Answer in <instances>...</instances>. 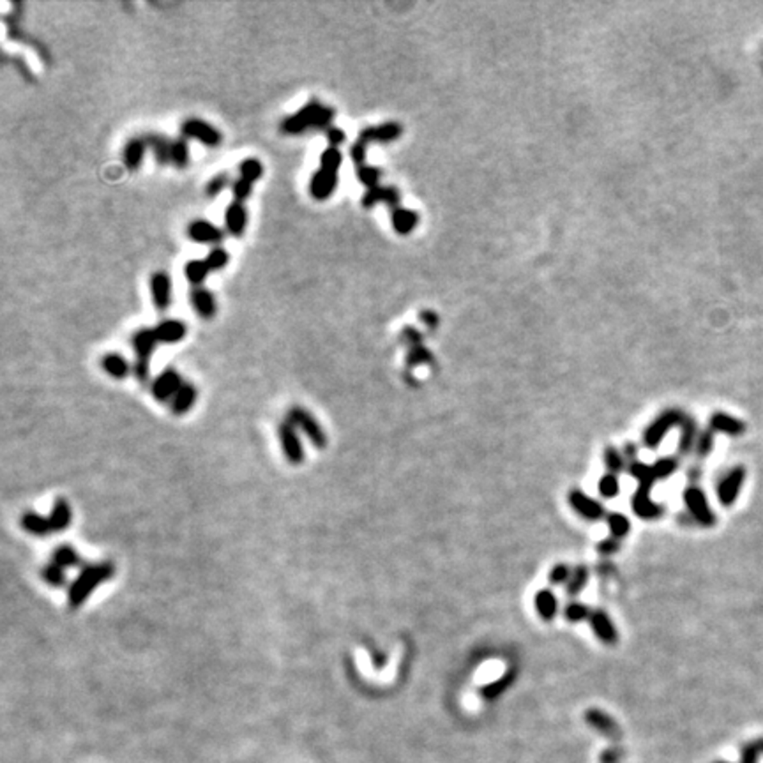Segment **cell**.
<instances>
[{
	"instance_id": "60d3db41",
	"label": "cell",
	"mask_w": 763,
	"mask_h": 763,
	"mask_svg": "<svg viewBox=\"0 0 763 763\" xmlns=\"http://www.w3.org/2000/svg\"><path fill=\"white\" fill-rule=\"evenodd\" d=\"M205 262H207L211 273H218V271H221L230 264V253L221 246H216V248H211V251L205 257Z\"/></svg>"
},
{
	"instance_id": "f1b7e54d",
	"label": "cell",
	"mask_w": 763,
	"mask_h": 763,
	"mask_svg": "<svg viewBox=\"0 0 763 763\" xmlns=\"http://www.w3.org/2000/svg\"><path fill=\"white\" fill-rule=\"evenodd\" d=\"M585 719H587L588 725L592 728H595L597 732H601L606 737H617L618 735V726L615 725V721L610 716H606L604 712L597 709H591L585 714Z\"/></svg>"
},
{
	"instance_id": "7bdbcfd3",
	"label": "cell",
	"mask_w": 763,
	"mask_h": 763,
	"mask_svg": "<svg viewBox=\"0 0 763 763\" xmlns=\"http://www.w3.org/2000/svg\"><path fill=\"white\" fill-rule=\"evenodd\" d=\"M604 465L606 468H608V472L615 474V476L627 468L624 454H622L617 447H611V445L604 449Z\"/></svg>"
},
{
	"instance_id": "ee69618b",
	"label": "cell",
	"mask_w": 763,
	"mask_h": 763,
	"mask_svg": "<svg viewBox=\"0 0 763 763\" xmlns=\"http://www.w3.org/2000/svg\"><path fill=\"white\" fill-rule=\"evenodd\" d=\"M597 490H599V495H601L602 499H608V500L615 499V497L618 495V491H620V483H618V477L615 476V474L606 472L604 476L599 479Z\"/></svg>"
},
{
	"instance_id": "816d5d0a",
	"label": "cell",
	"mask_w": 763,
	"mask_h": 763,
	"mask_svg": "<svg viewBox=\"0 0 763 763\" xmlns=\"http://www.w3.org/2000/svg\"><path fill=\"white\" fill-rule=\"evenodd\" d=\"M366 149H368V143L361 138H357V142L350 147V158H352V161L355 163L357 166L364 165Z\"/></svg>"
},
{
	"instance_id": "681fc988",
	"label": "cell",
	"mask_w": 763,
	"mask_h": 763,
	"mask_svg": "<svg viewBox=\"0 0 763 763\" xmlns=\"http://www.w3.org/2000/svg\"><path fill=\"white\" fill-rule=\"evenodd\" d=\"M571 575L572 571L569 569L568 564H556L553 565L552 571L548 572V581L549 585H555V587H559V585H568V581L571 579Z\"/></svg>"
},
{
	"instance_id": "11a10c76",
	"label": "cell",
	"mask_w": 763,
	"mask_h": 763,
	"mask_svg": "<svg viewBox=\"0 0 763 763\" xmlns=\"http://www.w3.org/2000/svg\"><path fill=\"white\" fill-rule=\"evenodd\" d=\"M712 433H703L702 437L696 438V453H698V456H709L710 453V449H712Z\"/></svg>"
},
{
	"instance_id": "5bb4252c",
	"label": "cell",
	"mask_w": 763,
	"mask_h": 763,
	"mask_svg": "<svg viewBox=\"0 0 763 763\" xmlns=\"http://www.w3.org/2000/svg\"><path fill=\"white\" fill-rule=\"evenodd\" d=\"M631 509L641 520H656L664 513V507L650 499V490L641 486H638V490L634 491L633 499H631Z\"/></svg>"
},
{
	"instance_id": "e575fe53",
	"label": "cell",
	"mask_w": 763,
	"mask_h": 763,
	"mask_svg": "<svg viewBox=\"0 0 763 763\" xmlns=\"http://www.w3.org/2000/svg\"><path fill=\"white\" fill-rule=\"evenodd\" d=\"M606 525H608V529H610L611 537H615V539H618V541L624 539L631 530V522L627 520V516H624V514L620 513L608 514V516H606Z\"/></svg>"
},
{
	"instance_id": "1f68e13d",
	"label": "cell",
	"mask_w": 763,
	"mask_h": 763,
	"mask_svg": "<svg viewBox=\"0 0 763 763\" xmlns=\"http://www.w3.org/2000/svg\"><path fill=\"white\" fill-rule=\"evenodd\" d=\"M209 273H211V268H209L207 262L205 260H198V258H195V260H189L188 264L184 265L186 280H188L195 288L202 287V283L207 280Z\"/></svg>"
},
{
	"instance_id": "f546056e",
	"label": "cell",
	"mask_w": 763,
	"mask_h": 763,
	"mask_svg": "<svg viewBox=\"0 0 763 763\" xmlns=\"http://www.w3.org/2000/svg\"><path fill=\"white\" fill-rule=\"evenodd\" d=\"M51 562L57 564L58 568L62 569H73V568H80L81 556L78 555V552L73 548V546L62 545L54 549V553H51Z\"/></svg>"
},
{
	"instance_id": "9c48e42d",
	"label": "cell",
	"mask_w": 763,
	"mask_h": 763,
	"mask_svg": "<svg viewBox=\"0 0 763 763\" xmlns=\"http://www.w3.org/2000/svg\"><path fill=\"white\" fill-rule=\"evenodd\" d=\"M149 291H150V300H152L156 310L166 311L170 306H172L173 284H172V278H170L168 273H165V271H156V273L150 276Z\"/></svg>"
},
{
	"instance_id": "277c9868",
	"label": "cell",
	"mask_w": 763,
	"mask_h": 763,
	"mask_svg": "<svg viewBox=\"0 0 763 763\" xmlns=\"http://www.w3.org/2000/svg\"><path fill=\"white\" fill-rule=\"evenodd\" d=\"M181 136L188 140H196L209 149H216L221 145L223 134L207 120L198 117H189L181 124Z\"/></svg>"
},
{
	"instance_id": "3957f363",
	"label": "cell",
	"mask_w": 763,
	"mask_h": 763,
	"mask_svg": "<svg viewBox=\"0 0 763 763\" xmlns=\"http://www.w3.org/2000/svg\"><path fill=\"white\" fill-rule=\"evenodd\" d=\"M288 421L296 426L297 430L303 431L310 442L315 445L316 449H323L327 445V433L323 431V428L320 426V422L316 421V417L311 412H307L304 407H291L288 412Z\"/></svg>"
},
{
	"instance_id": "836d02e7",
	"label": "cell",
	"mask_w": 763,
	"mask_h": 763,
	"mask_svg": "<svg viewBox=\"0 0 763 763\" xmlns=\"http://www.w3.org/2000/svg\"><path fill=\"white\" fill-rule=\"evenodd\" d=\"M627 472L631 477L640 483L641 488H648L652 490L654 483H656V476L652 472V465H645L641 461H633V463L627 465Z\"/></svg>"
},
{
	"instance_id": "8fae6325",
	"label": "cell",
	"mask_w": 763,
	"mask_h": 763,
	"mask_svg": "<svg viewBox=\"0 0 763 763\" xmlns=\"http://www.w3.org/2000/svg\"><path fill=\"white\" fill-rule=\"evenodd\" d=\"M569 506L572 507L576 514H579L581 518L588 520V522H597V520L604 518V507L601 502L591 499V497L581 490H572L568 497Z\"/></svg>"
},
{
	"instance_id": "4dcf8cb0",
	"label": "cell",
	"mask_w": 763,
	"mask_h": 763,
	"mask_svg": "<svg viewBox=\"0 0 763 763\" xmlns=\"http://www.w3.org/2000/svg\"><path fill=\"white\" fill-rule=\"evenodd\" d=\"M170 165L175 168L184 170L189 165V142L184 136L172 140V150H170Z\"/></svg>"
},
{
	"instance_id": "f35d334b",
	"label": "cell",
	"mask_w": 763,
	"mask_h": 763,
	"mask_svg": "<svg viewBox=\"0 0 763 763\" xmlns=\"http://www.w3.org/2000/svg\"><path fill=\"white\" fill-rule=\"evenodd\" d=\"M588 576L591 575H588V569L585 568V565H578L576 569H572L571 579H569L568 585H565V592H568V595L575 597V595H578L583 588L587 587Z\"/></svg>"
},
{
	"instance_id": "2e32d148",
	"label": "cell",
	"mask_w": 763,
	"mask_h": 763,
	"mask_svg": "<svg viewBox=\"0 0 763 763\" xmlns=\"http://www.w3.org/2000/svg\"><path fill=\"white\" fill-rule=\"evenodd\" d=\"M248 228V209L241 202H230L225 209V230L228 235L241 239Z\"/></svg>"
},
{
	"instance_id": "e0dca14e",
	"label": "cell",
	"mask_w": 763,
	"mask_h": 763,
	"mask_svg": "<svg viewBox=\"0 0 763 763\" xmlns=\"http://www.w3.org/2000/svg\"><path fill=\"white\" fill-rule=\"evenodd\" d=\"M159 345H175L181 343L188 334V326L179 319H165L154 327Z\"/></svg>"
},
{
	"instance_id": "83f0119b",
	"label": "cell",
	"mask_w": 763,
	"mask_h": 763,
	"mask_svg": "<svg viewBox=\"0 0 763 763\" xmlns=\"http://www.w3.org/2000/svg\"><path fill=\"white\" fill-rule=\"evenodd\" d=\"M19 523H22V529H24L25 532L32 533V536L35 537H47L48 533L54 532L50 520L45 518V516H41V514L38 513H25L24 516H22V522Z\"/></svg>"
},
{
	"instance_id": "44dd1931",
	"label": "cell",
	"mask_w": 763,
	"mask_h": 763,
	"mask_svg": "<svg viewBox=\"0 0 763 763\" xmlns=\"http://www.w3.org/2000/svg\"><path fill=\"white\" fill-rule=\"evenodd\" d=\"M101 368H103V371L106 373L108 376H111V378H115V380H124L131 371H133V368H131V364L127 362L126 357H122L117 352L104 353V355L101 357Z\"/></svg>"
},
{
	"instance_id": "7dc6e473",
	"label": "cell",
	"mask_w": 763,
	"mask_h": 763,
	"mask_svg": "<svg viewBox=\"0 0 763 763\" xmlns=\"http://www.w3.org/2000/svg\"><path fill=\"white\" fill-rule=\"evenodd\" d=\"M513 680H514L513 673H506V675H504L500 680H497V682H491L488 684V686H484L483 689H481V694H483L486 700L499 698L500 694H502L504 691L513 684Z\"/></svg>"
},
{
	"instance_id": "52a82bcc",
	"label": "cell",
	"mask_w": 763,
	"mask_h": 763,
	"mask_svg": "<svg viewBox=\"0 0 763 763\" xmlns=\"http://www.w3.org/2000/svg\"><path fill=\"white\" fill-rule=\"evenodd\" d=\"M278 435H280V444L283 449V454L291 465H300L304 461V445L303 440L299 437V430L296 426L291 424L290 421L281 422L280 428H278Z\"/></svg>"
},
{
	"instance_id": "30bf717a",
	"label": "cell",
	"mask_w": 763,
	"mask_h": 763,
	"mask_svg": "<svg viewBox=\"0 0 763 763\" xmlns=\"http://www.w3.org/2000/svg\"><path fill=\"white\" fill-rule=\"evenodd\" d=\"M186 235L195 244H207L216 248V244H219L225 237V232L209 219H193L186 228Z\"/></svg>"
},
{
	"instance_id": "ac0fdd59",
	"label": "cell",
	"mask_w": 763,
	"mask_h": 763,
	"mask_svg": "<svg viewBox=\"0 0 763 763\" xmlns=\"http://www.w3.org/2000/svg\"><path fill=\"white\" fill-rule=\"evenodd\" d=\"M189 300H191L193 310L200 319L212 320L218 313V303H216L214 294L205 287L193 288L191 294H189Z\"/></svg>"
},
{
	"instance_id": "f907efd6",
	"label": "cell",
	"mask_w": 763,
	"mask_h": 763,
	"mask_svg": "<svg viewBox=\"0 0 763 763\" xmlns=\"http://www.w3.org/2000/svg\"><path fill=\"white\" fill-rule=\"evenodd\" d=\"M253 188L255 184L253 182H248L244 181V179H235L234 184H232V195H234V202H241V204H244L246 200L250 198L251 193H253Z\"/></svg>"
},
{
	"instance_id": "ab89813d",
	"label": "cell",
	"mask_w": 763,
	"mask_h": 763,
	"mask_svg": "<svg viewBox=\"0 0 763 763\" xmlns=\"http://www.w3.org/2000/svg\"><path fill=\"white\" fill-rule=\"evenodd\" d=\"M232 184H234V181H232L230 173L227 172L216 173L212 179H209L207 184H205V196H207V198H214V196L221 195V193Z\"/></svg>"
},
{
	"instance_id": "d590c367",
	"label": "cell",
	"mask_w": 763,
	"mask_h": 763,
	"mask_svg": "<svg viewBox=\"0 0 763 763\" xmlns=\"http://www.w3.org/2000/svg\"><path fill=\"white\" fill-rule=\"evenodd\" d=\"M415 223H417V216L412 211L407 209H394L392 212V227L398 234H408V232L414 230Z\"/></svg>"
},
{
	"instance_id": "680465c9",
	"label": "cell",
	"mask_w": 763,
	"mask_h": 763,
	"mask_svg": "<svg viewBox=\"0 0 763 763\" xmlns=\"http://www.w3.org/2000/svg\"><path fill=\"white\" fill-rule=\"evenodd\" d=\"M636 453H638V449L634 444H625L624 447H622V454H624V458H627L629 460V463H633V461H636L634 458H636Z\"/></svg>"
},
{
	"instance_id": "f6af8a7d",
	"label": "cell",
	"mask_w": 763,
	"mask_h": 763,
	"mask_svg": "<svg viewBox=\"0 0 763 763\" xmlns=\"http://www.w3.org/2000/svg\"><path fill=\"white\" fill-rule=\"evenodd\" d=\"M592 611L588 610L587 606L579 601H571L569 604H565L564 608V617L565 620L571 622V624H578V622L588 620L591 618Z\"/></svg>"
},
{
	"instance_id": "c3c4849f",
	"label": "cell",
	"mask_w": 763,
	"mask_h": 763,
	"mask_svg": "<svg viewBox=\"0 0 763 763\" xmlns=\"http://www.w3.org/2000/svg\"><path fill=\"white\" fill-rule=\"evenodd\" d=\"M357 179H359L366 188L371 189L375 188V186H378L376 182H378L380 179V170L375 168V166H368V165L357 166Z\"/></svg>"
},
{
	"instance_id": "9f6ffc18",
	"label": "cell",
	"mask_w": 763,
	"mask_h": 763,
	"mask_svg": "<svg viewBox=\"0 0 763 763\" xmlns=\"http://www.w3.org/2000/svg\"><path fill=\"white\" fill-rule=\"evenodd\" d=\"M133 373H134V376H136V380H138L140 384H147V382H149V376H150L149 362L136 361V362H134V366H133Z\"/></svg>"
},
{
	"instance_id": "ba28073f",
	"label": "cell",
	"mask_w": 763,
	"mask_h": 763,
	"mask_svg": "<svg viewBox=\"0 0 763 763\" xmlns=\"http://www.w3.org/2000/svg\"><path fill=\"white\" fill-rule=\"evenodd\" d=\"M684 502H686L687 511L691 513L696 522L703 527H712L716 523V514L710 509L707 497L700 488L691 486L684 491Z\"/></svg>"
},
{
	"instance_id": "8d00e7d4",
	"label": "cell",
	"mask_w": 763,
	"mask_h": 763,
	"mask_svg": "<svg viewBox=\"0 0 763 763\" xmlns=\"http://www.w3.org/2000/svg\"><path fill=\"white\" fill-rule=\"evenodd\" d=\"M710 424H712V428L716 431H723V433H728V435H739L744 431V424H742V422L730 417V415L726 414L712 415Z\"/></svg>"
},
{
	"instance_id": "8992f818",
	"label": "cell",
	"mask_w": 763,
	"mask_h": 763,
	"mask_svg": "<svg viewBox=\"0 0 763 763\" xmlns=\"http://www.w3.org/2000/svg\"><path fill=\"white\" fill-rule=\"evenodd\" d=\"M184 384L186 382L182 380L181 373L173 368H166L165 371H161L154 378V382L150 384V392H152L156 401L170 403Z\"/></svg>"
},
{
	"instance_id": "603a6c76",
	"label": "cell",
	"mask_w": 763,
	"mask_h": 763,
	"mask_svg": "<svg viewBox=\"0 0 763 763\" xmlns=\"http://www.w3.org/2000/svg\"><path fill=\"white\" fill-rule=\"evenodd\" d=\"M143 138H145L147 147L152 150L156 163H158V165H161V166L170 165V150H172V140H168L165 134H159V133H147V134H143Z\"/></svg>"
},
{
	"instance_id": "6f0895ef",
	"label": "cell",
	"mask_w": 763,
	"mask_h": 763,
	"mask_svg": "<svg viewBox=\"0 0 763 763\" xmlns=\"http://www.w3.org/2000/svg\"><path fill=\"white\" fill-rule=\"evenodd\" d=\"M424 361H430L428 352H426L424 348H421V346H414V348L410 350V353H408V364H419V362H424Z\"/></svg>"
},
{
	"instance_id": "d6986e66",
	"label": "cell",
	"mask_w": 763,
	"mask_h": 763,
	"mask_svg": "<svg viewBox=\"0 0 763 763\" xmlns=\"http://www.w3.org/2000/svg\"><path fill=\"white\" fill-rule=\"evenodd\" d=\"M588 624H591V629L594 631V634L597 636V640H601L606 645H615L618 640L617 627L613 625L611 618L604 613L602 610H594L588 618Z\"/></svg>"
},
{
	"instance_id": "bcb514c9",
	"label": "cell",
	"mask_w": 763,
	"mask_h": 763,
	"mask_svg": "<svg viewBox=\"0 0 763 763\" xmlns=\"http://www.w3.org/2000/svg\"><path fill=\"white\" fill-rule=\"evenodd\" d=\"M677 468H679V463H677L675 458H659L652 463V472L656 476V481L668 479V477L675 474Z\"/></svg>"
},
{
	"instance_id": "b9f144b4",
	"label": "cell",
	"mask_w": 763,
	"mask_h": 763,
	"mask_svg": "<svg viewBox=\"0 0 763 763\" xmlns=\"http://www.w3.org/2000/svg\"><path fill=\"white\" fill-rule=\"evenodd\" d=\"M343 165V154L338 147H327L320 154V168L338 172L339 166Z\"/></svg>"
},
{
	"instance_id": "4316f807",
	"label": "cell",
	"mask_w": 763,
	"mask_h": 763,
	"mask_svg": "<svg viewBox=\"0 0 763 763\" xmlns=\"http://www.w3.org/2000/svg\"><path fill=\"white\" fill-rule=\"evenodd\" d=\"M378 202H387L391 207L398 209L399 204V195L394 188H382V186H375V188L368 189L362 196V205L364 207H373Z\"/></svg>"
},
{
	"instance_id": "7c38bea8",
	"label": "cell",
	"mask_w": 763,
	"mask_h": 763,
	"mask_svg": "<svg viewBox=\"0 0 763 763\" xmlns=\"http://www.w3.org/2000/svg\"><path fill=\"white\" fill-rule=\"evenodd\" d=\"M339 184V175L338 172H330V170L319 168L310 179V195L313 196L319 202H326L327 198H330L336 188Z\"/></svg>"
},
{
	"instance_id": "74e56055",
	"label": "cell",
	"mask_w": 763,
	"mask_h": 763,
	"mask_svg": "<svg viewBox=\"0 0 763 763\" xmlns=\"http://www.w3.org/2000/svg\"><path fill=\"white\" fill-rule=\"evenodd\" d=\"M41 578L42 581L54 588H61L67 583V578H65V569L58 568V565L54 564V562H50V564H47L41 569Z\"/></svg>"
},
{
	"instance_id": "5b68a950",
	"label": "cell",
	"mask_w": 763,
	"mask_h": 763,
	"mask_svg": "<svg viewBox=\"0 0 763 763\" xmlns=\"http://www.w3.org/2000/svg\"><path fill=\"white\" fill-rule=\"evenodd\" d=\"M686 415L679 410H668L663 412L652 424L647 426V430L643 431V445L647 449H656L659 447V444L663 442L664 435L675 428V426H682L686 421Z\"/></svg>"
},
{
	"instance_id": "484cf974",
	"label": "cell",
	"mask_w": 763,
	"mask_h": 763,
	"mask_svg": "<svg viewBox=\"0 0 763 763\" xmlns=\"http://www.w3.org/2000/svg\"><path fill=\"white\" fill-rule=\"evenodd\" d=\"M48 520H50L54 532H64L70 529L71 522H73V511H71L70 504L65 502V499L55 500Z\"/></svg>"
},
{
	"instance_id": "7402d4cb",
	"label": "cell",
	"mask_w": 763,
	"mask_h": 763,
	"mask_svg": "<svg viewBox=\"0 0 763 763\" xmlns=\"http://www.w3.org/2000/svg\"><path fill=\"white\" fill-rule=\"evenodd\" d=\"M533 606L543 620H553L559 613V599L552 588H541L533 595Z\"/></svg>"
},
{
	"instance_id": "4fadbf2b",
	"label": "cell",
	"mask_w": 763,
	"mask_h": 763,
	"mask_svg": "<svg viewBox=\"0 0 763 763\" xmlns=\"http://www.w3.org/2000/svg\"><path fill=\"white\" fill-rule=\"evenodd\" d=\"M744 468L737 467L733 468L732 472L726 474L721 479V483L717 484V499H719V502L723 506H732L735 502L737 497H739L740 488L744 484Z\"/></svg>"
},
{
	"instance_id": "9a60e30c",
	"label": "cell",
	"mask_w": 763,
	"mask_h": 763,
	"mask_svg": "<svg viewBox=\"0 0 763 763\" xmlns=\"http://www.w3.org/2000/svg\"><path fill=\"white\" fill-rule=\"evenodd\" d=\"M131 345H133L134 353H136V361L149 362L159 345L154 327H142V329L136 330L133 334V338H131Z\"/></svg>"
},
{
	"instance_id": "d4e9b609",
	"label": "cell",
	"mask_w": 763,
	"mask_h": 763,
	"mask_svg": "<svg viewBox=\"0 0 763 763\" xmlns=\"http://www.w3.org/2000/svg\"><path fill=\"white\" fill-rule=\"evenodd\" d=\"M401 134V126L396 122H387L384 126L378 127H366L361 131L359 138L364 140L366 143L369 142H391V140L398 138Z\"/></svg>"
},
{
	"instance_id": "db71d44e",
	"label": "cell",
	"mask_w": 763,
	"mask_h": 763,
	"mask_svg": "<svg viewBox=\"0 0 763 763\" xmlns=\"http://www.w3.org/2000/svg\"><path fill=\"white\" fill-rule=\"evenodd\" d=\"M618 548H620V541L615 539V537H608V539H604V541H601L597 545V552L601 553L602 556L615 555V553L618 552Z\"/></svg>"
},
{
	"instance_id": "ffe728a7",
	"label": "cell",
	"mask_w": 763,
	"mask_h": 763,
	"mask_svg": "<svg viewBox=\"0 0 763 763\" xmlns=\"http://www.w3.org/2000/svg\"><path fill=\"white\" fill-rule=\"evenodd\" d=\"M147 142L143 136H134V138L127 140L126 145L122 149V163L129 172H136V170L142 166L143 159H145L147 152Z\"/></svg>"
},
{
	"instance_id": "6da1fadb",
	"label": "cell",
	"mask_w": 763,
	"mask_h": 763,
	"mask_svg": "<svg viewBox=\"0 0 763 763\" xmlns=\"http://www.w3.org/2000/svg\"><path fill=\"white\" fill-rule=\"evenodd\" d=\"M334 117H336L334 108L327 106V104H322L316 99H311L310 103H306L303 108H299L296 113H290V115L284 117V119L281 120L280 127L284 134H288V136L303 134L306 133L307 129L327 131L330 126H332Z\"/></svg>"
},
{
	"instance_id": "cb8c5ba5",
	"label": "cell",
	"mask_w": 763,
	"mask_h": 763,
	"mask_svg": "<svg viewBox=\"0 0 763 763\" xmlns=\"http://www.w3.org/2000/svg\"><path fill=\"white\" fill-rule=\"evenodd\" d=\"M196 399H198V391H196L195 385L186 382L181 387V391L175 394V398L170 401V410H172L173 415L188 414L193 408V405L196 403Z\"/></svg>"
},
{
	"instance_id": "7a4b0ae2",
	"label": "cell",
	"mask_w": 763,
	"mask_h": 763,
	"mask_svg": "<svg viewBox=\"0 0 763 763\" xmlns=\"http://www.w3.org/2000/svg\"><path fill=\"white\" fill-rule=\"evenodd\" d=\"M115 572V564L108 562V560L83 565L77 578H74V581L70 585V591H67V604H70V608H73V610L80 608L90 597V594L99 585H103L108 579L113 578Z\"/></svg>"
},
{
	"instance_id": "f5cc1de1",
	"label": "cell",
	"mask_w": 763,
	"mask_h": 763,
	"mask_svg": "<svg viewBox=\"0 0 763 763\" xmlns=\"http://www.w3.org/2000/svg\"><path fill=\"white\" fill-rule=\"evenodd\" d=\"M326 136H327V142H329V147H338L343 145V143L346 142V133L342 129V127H336V126H330L329 129L326 131Z\"/></svg>"
},
{
	"instance_id": "d6a6232c",
	"label": "cell",
	"mask_w": 763,
	"mask_h": 763,
	"mask_svg": "<svg viewBox=\"0 0 763 763\" xmlns=\"http://www.w3.org/2000/svg\"><path fill=\"white\" fill-rule=\"evenodd\" d=\"M237 172L241 179H244V181L248 182H253L255 184V182H258L262 177H264L265 168H264V163H262L258 158H246L239 163Z\"/></svg>"
}]
</instances>
